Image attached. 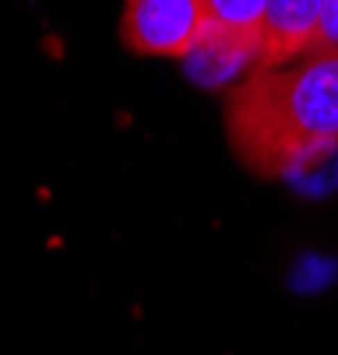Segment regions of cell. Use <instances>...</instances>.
<instances>
[{"instance_id": "obj_2", "label": "cell", "mask_w": 338, "mask_h": 355, "mask_svg": "<svg viewBox=\"0 0 338 355\" xmlns=\"http://www.w3.org/2000/svg\"><path fill=\"white\" fill-rule=\"evenodd\" d=\"M201 0H124L120 39L141 57L183 60L205 32Z\"/></svg>"}, {"instance_id": "obj_5", "label": "cell", "mask_w": 338, "mask_h": 355, "mask_svg": "<svg viewBox=\"0 0 338 355\" xmlns=\"http://www.w3.org/2000/svg\"><path fill=\"white\" fill-rule=\"evenodd\" d=\"M208 25L244 32V35H261L268 0H201Z\"/></svg>"}, {"instance_id": "obj_6", "label": "cell", "mask_w": 338, "mask_h": 355, "mask_svg": "<svg viewBox=\"0 0 338 355\" xmlns=\"http://www.w3.org/2000/svg\"><path fill=\"white\" fill-rule=\"evenodd\" d=\"M310 53H338V0H324L310 39Z\"/></svg>"}, {"instance_id": "obj_3", "label": "cell", "mask_w": 338, "mask_h": 355, "mask_svg": "<svg viewBox=\"0 0 338 355\" xmlns=\"http://www.w3.org/2000/svg\"><path fill=\"white\" fill-rule=\"evenodd\" d=\"M187 74L205 88H226L229 81L251 74L261 64V35L229 32L219 25H205L194 49L183 57Z\"/></svg>"}, {"instance_id": "obj_4", "label": "cell", "mask_w": 338, "mask_h": 355, "mask_svg": "<svg viewBox=\"0 0 338 355\" xmlns=\"http://www.w3.org/2000/svg\"><path fill=\"white\" fill-rule=\"evenodd\" d=\"M324 0H268L261 25V64L278 67L310 53Z\"/></svg>"}, {"instance_id": "obj_1", "label": "cell", "mask_w": 338, "mask_h": 355, "mask_svg": "<svg viewBox=\"0 0 338 355\" xmlns=\"http://www.w3.org/2000/svg\"><path fill=\"white\" fill-rule=\"evenodd\" d=\"M226 137L261 180H289L338 148V53L257 64L226 98Z\"/></svg>"}]
</instances>
